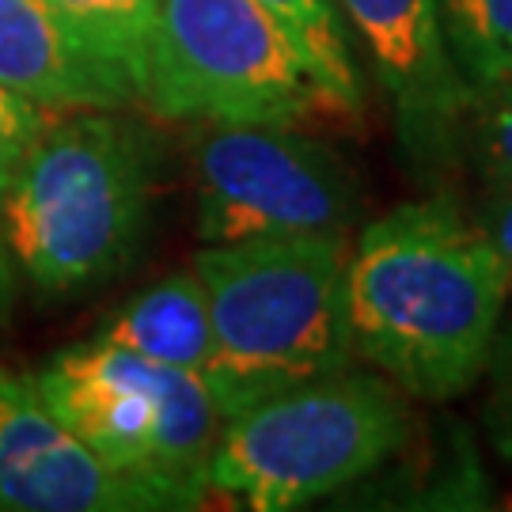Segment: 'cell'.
<instances>
[{
  "label": "cell",
  "mask_w": 512,
  "mask_h": 512,
  "mask_svg": "<svg viewBox=\"0 0 512 512\" xmlns=\"http://www.w3.org/2000/svg\"><path fill=\"white\" fill-rule=\"evenodd\" d=\"M509 293L490 232L456 202L399 205L349 247L353 353L410 399H459L482 380Z\"/></svg>",
  "instance_id": "6da1fadb"
},
{
  "label": "cell",
  "mask_w": 512,
  "mask_h": 512,
  "mask_svg": "<svg viewBox=\"0 0 512 512\" xmlns=\"http://www.w3.org/2000/svg\"><path fill=\"white\" fill-rule=\"evenodd\" d=\"M190 270L209 300L202 380L220 418L353 365L346 228L205 243Z\"/></svg>",
  "instance_id": "7a4b0ae2"
},
{
  "label": "cell",
  "mask_w": 512,
  "mask_h": 512,
  "mask_svg": "<svg viewBox=\"0 0 512 512\" xmlns=\"http://www.w3.org/2000/svg\"><path fill=\"white\" fill-rule=\"evenodd\" d=\"M156 183L148 129L114 110H69L42 129L0 198L4 239L38 293L118 274L137 251Z\"/></svg>",
  "instance_id": "3957f363"
},
{
  "label": "cell",
  "mask_w": 512,
  "mask_h": 512,
  "mask_svg": "<svg viewBox=\"0 0 512 512\" xmlns=\"http://www.w3.org/2000/svg\"><path fill=\"white\" fill-rule=\"evenodd\" d=\"M410 437L406 391L349 365L224 418L209 494L255 512L304 509L376 471Z\"/></svg>",
  "instance_id": "277c9868"
},
{
  "label": "cell",
  "mask_w": 512,
  "mask_h": 512,
  "mask_svg": "<svg viewBox=\"0 0 512 512\" xmlns=\"http://www.w3.org/2000/svg\"><path fill=\"white\" fill-rule=\"evenodd\" d=\"M141 103L198 126H304L338 110L262 0H160Z\"/></svg>",
  "instance_id": "5b68a950"
},
{
  "label": "cell",
  "mask_w": 512,
  "mask_h": 512,
  "mask_svg": "<svg viewBox=\"0 0 512 512\" xmlns=\"http://www.w3.org/2000/svg\"><path fill=\"white\" fill-rule=\"evenodd\" d=\"M31 380L65 429L114 471L156 490L167 509H198L209 497L224 418L202 376L92 338L61 349Z\"/></svg>",
  "instance_id": "8992f818"
},
{
  "label": "cell",
  "mask_w": 512,
  "mask_h": 512,
  "mask_svg": "<svg viewBox=\"0 0 512 512\" xmlns=\"http://www.w3.org/2000/svg\"><path fill=\"white\" fill-rule=\"evenodd\" d=\"M194 179L202 243L338 232L357 217L353 171L300 126H202Z\"/></svg>",
  "instance_id": "52a82bcc"
},
{
  "label": "cell",
  "mask_w": 512,
  "mask_h": 512,
  "mask_svg": "<svg viewBox=\"0 0 512 512\" xmlns=\"http://www.w3.org/2000/svg\"><path fill=\"white\" fill-rule=\"evenodd\" d=\"M361 38L410 167L433 179L463 148L475 92L448 50L437 0H334Z\"/></svg>",
  "instance_id": "ba28073f"
},
{
  "label": "cell",
  "mask_w": 512,
  "mask_h": 512,
  "mask_svg": "<svg viewBox=\"0 0 512 512\" xmlns=\"http://www.w3.org/2000/svg\"><path fill=\"white\" fill-rule=\"evenodd\" d=\"M164 497L114 471L42 403L31 376L0 365V512H156Z\"/></svg>",
  "instance_id": "9c48e42d"
},
{
  "label": "cell",
  "mask_w": 512,
  "mask_h": 512,
  "mask_svg": "<svg viewBox=\"0 0 512 512\" xmlns=\"http://www.w3.org/2000/svg\"><path fill=\"white\" fill-rule=\"evenodd\" d=\"M0 84L54 114L137 103L54 0H0Z\"/></svg>",
  "instance_id": "30bf717a"
},
{
  "label": "cell",
  "mask_w": 512,
  "mask_h": 512,
  "mask_svg": "<svg viewBox=\"0 0 512 512\" xmlns=\"http://www.w3.org/2000/svg\"><path fill=\"white\" fill-rule=\"evenodd\" d=\"M95 342L202 376L213 353V327L198 274L194 270L171 274L148 293L133 296L99 327Z\"/></svg>",
  "instance_id": "8fae6325"
},
{
  "label": "cell",
  "mask_w": 512,
  "mask_h": 512,
  "mask_svg": "<svg viewBox=\"0 0 512 512\" xmlns=\"http://www.w3.org/2000/svg\"><path fill=\"white\" fill-rule=\"evenodd\" d=\"M54 8L126 80L141 103L148 38H152L160 0H54Z\"/></svg>",
  "instance_id": "7c38bea8"
},
{
  "label": "cell",
  "mask_w": 512,
  "mask_h": 512,
  "mask_svg": "<svg viewBox=\"0 0 512 512\" xmlns=\"http://www.w3.org/2000/svg\"><path fill=\"white\" fill-rule=\"evenodd\" d=\"M448 50L482 95L512 76V0H437Z\"/></svg>",
  "instance_id": "4fadbf2b"
},
{
  "label": "cell",
  "mask_w": 512,
  "mask_h": 512,
  "mask_svg": "<svg viewBox=\"0 0 512 512\" xmlns=\"http://www.w3.org/2000/svg\"><path fill=\"white\" fill-rule=\"evenodd\" d=\"M262 4L289 27L300 54L308 57V65L323 80V88L338 103V110L357 114L361 110V76H357L349 31L334 0H262Z\"/></svg>",
  "instance_id": "5bb4252c"
},
{
  "label": "cell",
  "mask_w": 512,
  "mask_h": 512,
  "mask_svg": "<svg viewBox=\"0 0 512 512\" xmlns=\"http://www.w3.org/2000/svg\"><path fill=\"white\" fill-rule=\"evenodd\" d=\"M467 133L486 190L490 194L512 190V76H505L490 92L475 95Z\"/></svg>",
  "instance_id": "9a60e30c"
},
{
  "label": "cell",
  "mask_w": 512,
  "mask_h": 512,
  "mask_svg": "<svg viewBox=\"0 0 512 512\" xmlns=\"http://www.w3.org/2000/svg\"><path fill=\"white\" fill-rule=\"evenodd\" d=\"M57 114L38 107L31 99L0 84V198L8 194V186L16 183L19 167L27 160V152L35 148L42 129L54 122Z\"/></svg>",
  "instance_id": "2e32d148"
},
{
  "label": "cell",
  "mask_w": 512,
  "mask_h": 512,
  "mask_svg": "<svg viewBox=\"0 0 512 512\" xmlns=\"http://www.w3.org/2000/svg\"><path fill=\"white\" fill-rule=\"evenodd\" d=\"M486 433L497 456L512 463V323H501L490 357H486Z\"/></svg>",
  "instance_id": "e0dca14e"
},
{
  "label": "cell",
  "mask_w": 512,
  "mask_h": 512,
  "mask_svg": "<svg viewBox=\"0 0 512 512\" xmlns=\"http://www.w3.org/2000/svg\"><path fill=\"white\" fill-rule=\"evenodd\" d=\"M482 228L494 239L497 255L505 262L512 281V190H501V194H490V213L482 220Z\"/></svg>",
  "instance_id": "ac0fdd59"
},
{
  "label": "cell",
  "mask_w": 512,
  "mask_h": 512,
  "mask_svg": "<svg viewBox=\"0 0 512 512\" xmlns=\"http://www.w3.org/2000/svg\"><path fill=\"white\" fill-rule=\"evenodd\" d=\"M12 300H16V262H12L8 239H4V232H0V319L8 315Z\"/></svg>",
  "instance_id": "d6986e66"
}]
</instances>
